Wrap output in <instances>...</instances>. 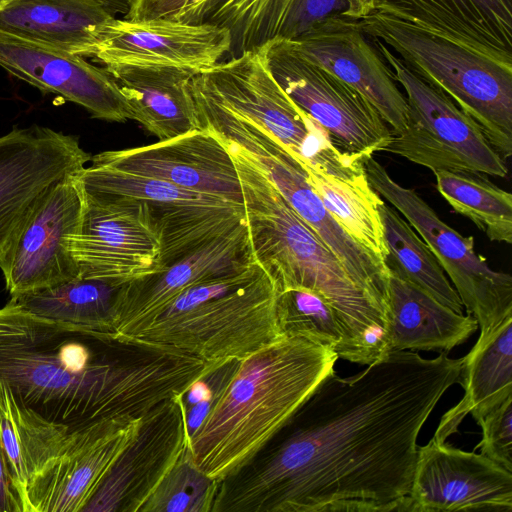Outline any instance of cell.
Segmentation results:
<instances>
[{
    "mask_svg": "<svg viewBox=\"0 0 512 512\" xmlns=\"http://www.w3.org/2000/svg\"><path fill=\"white\" fill-rule=\"evenodd\" d=\"M462 365L405 350L332 370L263 458L219 481L212 512H406L419 433Z\"/></svg>",
    "mask_w": 512,
    "mask_h": 512,
    "instance_id": "obj_1",
    "label": "cell"
},
{
    "mask_svg": "<svg viewBox=\"0 0 512 512\" xmlns=\"http://www.w3.org/2000/svg\"><path fill=\"white\" fill-rule=\"evenodd\" d=\"M215 365L0 308V380L14 400L67 435L139 419L184 396Z\"/></svg>",
    "mask_w": 512,
    "mask_h": 512,
    "instance_id": "obj_2",
    "label": "cell"
},
{
    "mask_svg": "<svg viewBox=\"0 0 512 512\" xmlns=\"http://www.w3.org/2000/svg\"><path fill=\"white\" fill-rule=\"evenodd\" d=\"M337 354L301 333H283L239 361L217 400L190 433L197 467L218 481L237 472L283 428Z\"/></svg>",
    "mask_w": 512,
    "mask_h": 512,
    "instance_id": "obj_3",
    "label": "cell"
},
{
    "mask_svg": "<svg viewBox=\"0 0 512 512\" xmlns=\"http://www.w3.org/2000/svg\"><path fill=\"white\" fill-rule=\"evenodd\" d=\"M224 145L239 176L256 262L280 290L305 289L323 298L337 315L357 364L384 356L388 309L353 279L273 184L234 147Z\"/></svg>",
    "mask_w": 512,
    "mask_h": 512,
    "instance_id": "obj_4",
    "label": "cell"
},
{
    "mask_svg": "<svg viewBox=\"0 0 512 512\" xmlns=\"http://www.w3.org/2000/svg\"><path fill=\"white\" fill-rule=\"evenodd\" d=\"M279 293L275 279L255 261L241 271L189 287L115 338L215 366L241 361L282 336Z\"/></svg>",
    "mask_w": 512,
    "mask_h": 512,
    "instance_id": "obj_5",
    "label": "cell"
},
{
    "mask_svg": "<svg viewBox=\"0 0 512 512\" xmlns=\"http://www.w3.org/2000/svg\"><path fill=\"white\" fill-rule=\"evenodd\" d=\"M357 21L367 36L391 47L474 119L504 160L511 156L512 65L384 11L373 10Z\"/></svg>",
    "mask_w": 512,
    "mask_h": 512,
    "instance_id": "obj_6",
    "label": "cell"
},
{
    "mask_svg": "<svg viewBox=\"0 0 512 512\" xmlns=\"http://www.w3.org/2000/svg\"><path fill=\"white\" fill-rule=\"evenodd\" d=\"M192 83L237 116L269 132L302 165L344 180L366 177L362 160L337 149L328 132L280 87L259 50L224 59Z\"/></svg>",
    "mask_w": 512,
    "mask_h": 512,
    "instance_id": "obj_7",
    "label": "cell"
},
{
    "mask_svg": "<svg viewBox=\"0 0 512 512\" xmlns=\"http://www.w3.org/2000/svg\"><path fill=\"white\" fill-rule=\"evenodd\" d=\"M371 39L393 71L395 81L404 89L408 106L405 128L392 133L383 152L399 155L432 172L474 171L506 177L505 160L476 121L382 41Z\"/></svg>",
    "mask_w": 512,
    "mask_h": 512,
    "instance_id": "obj_8",
    "label": "cell"
},
{
    "mask_svg": "<svg viewBox=\"0 0 512 512\" xmlns=\"http://www.w3.org/2000/svg\"><path fill=\"white\" fill-rule=\"evenodd\" d=\"M208 128L273 184L353 279L388 309L389 272L384 262L356 242L329 214L300 161L261 126L225 108L213 112Z\"/></svg>",
    "mask_w": 512,
    "mask_h": 512,
    "instance_id": "obj_9",
    "label": "cell"
},
{
    "mask_svg": "<svg viewBox=\"0 0 512 512\" xmlns=\"http://www.w3.org/2000/svg\"><path fill=\"white\" fill-rule=\"evenodd\" d=\"M367 180L431 249L468 314L486 334L512 316V277L493 270L474 249V238L447 225L414 190L397 183L372 156L362 159Z\"/></svg>",
    "mask_w": 512,
    "mask_h": 512,
    "instance_id": "obj_10",
    "label": "cell"
},
{
    "mask_svg": "<svg viewBox=\"0 0 512 512\" xmlns=\"http://www.w3.org/2000/svg\"><path fill=\"white\" fill-rule=\"evenodd\" d=\"M78 178L85 192L130 197L146 204L160 232V269L245 221L243 205L156 178L92 162Z\"/></svg>",
    "mask_w": 512,
    "mask_h": 512,
    "instance_id": "obj_11",
    "label": "cell"
},
{
    "mask_svg": "<svg viewBox=\"0 0 512 512\" xmlns=\"http://www.w3.org/2000/svg\"><path fill=\"white\" fill-rule=\"evenodd\" d=\"M258 50L276 82L328 132L337 149L359 160L384 150L392 130L357 90L303 58L286 41H271Z\"/></svg>",
    "mask_w": 512,
    "mask_h": 512,
    "instance_id": "obj_12",
    "label": "cell"
},
{
    "mask_svg": "<svg viewBox=\"0 0 512 512\" xmlns=\"http://www.w3.org/2000/svg\"><path fill=\"white\" fill-rule=\"evenodd\" d=\"M84 192L72 253L79 276L125 284L160 269L161 237L138 199Z\"/></svg>",
    "mask_w": 512,
    "mask_h": 512,
    "instance_id": "obj_13",
    "label": "cell"
},
{
    "mask_svg": "<svg viewBox=\"0 0 512 512\" xmlns=\"http://www.w3.org/2000/svg\"><path fill=\"white\" fill-rule=\"evenodd\" d=\"M90 160L77 136L48 127L13 128L0 136V268L47 193Z\"/></svg>",
    "mask_w": 512,
    "mask_h": 512,
    "instance_id": "obj_14",
    "label": "cell"
},
{
    "mask_svg": "<svg viewBox=\"0 0 512 512\" xmlns=\"http://www.w3.org/2000/svg\"><path fill=\"white\" fill-rule=\"evenodd\" d=\"M183 398L163 401L140 418L82 512H139L188 445Z\"/></svg>",
    "mask_w": 512,
    "mask_h": 512,
    "instance_id": "obj_15",
    "label": "cell"
},
{
    "mask_svg": "<svg viewBox=\"0 0 512 512\" xmlns=\"http://www.w3.org/2000/svg\"><path fill=\"white\" fill-rule=\"evenodd\" d=\"M79 173L66 176L47 193L0 268L10 296L79 277L72 253L84 206Z\"/></svg>",
    "mask_w": 512,
    "mask_h": 512,
    "instance_id": "obj_16",
    "label": "cell"
},
{
    "mask_svg": "<svg viewBox=\"0 0 512 512\" xmlns=\"http://www.w3.org/2000/svg\"><path fill=\"white\" fill-rule=\"evenodd\" d=\"M512 511V472L432 438L418 446L406 512Z\"/></svg>",
    "mask_w": 512,
    "mask_h": 512,
    "instance_id": "obj_17",
    "label": "cell"
},
{
    "mask_svg": "<svg viewBox=\"0 0 512 512\" xmlns=\"http://www.w3.org/2000/svg\"><path fill=\"white\" fill-rule=\"evenodd\" d=\"M90 161L243 205L235 163L227 147L208 129L151 145L103 151Z\"/></svg>",
    "mask_w": 512,
    "mask_h": 512,
    "instance_id": "obj_18",
    "label": "cell"
},
{
    "mask_svg": "<svg viewBox=\"0 0 512 512\" xmlns=\"http://www.w3.org/2000/svg\"><path fill=\"white\" fill-rule=\"evenodd\" d=\"M288 45L362 94L400 133L406 125L407 101L390 67L357 19L327 18Z\"/></svg>",
    "mask_w": 512,
    "mask_h": 512,
    "instance_id": "obj_19",
    "label": "cell"
},
{
    "mask_svg": "<svg viewBox=\"0 0 512 512\" xmlns=\"http://www.w3.org/2000/svg\"><path fill=\"white\" fill-rule=\"evenodd\" d=\"M230 47V33L215 24L115 18L92 58L105 67H175L198 74L228 56Z\"/></svg>",
    "mask_w": 512,
    "mask_h": 512,
    "instance_id": "obj_20",
    "label": "cell"
},
{
    "mask_svg": "<svg viewBox=\"0 0 512 512\" xmlns=\"http://www.w3.org/2000/svg\"><path fill=\"white\" fill-rule=\"evenodd\" d=\"M0 67L45 93L82 106L94 118L119 123L130 119L115 79L83 56L0 33Z\"/></svg>",
    "mask_w": 512,
    "mask_h": 512,
    "instance_id": "obj_21",
    "label": "cell"
},
{
    "mask_svg": "<svg viewBox=\"0 0 512 512\" xmlns=\"http://www.w3.org/2000/svg\"><path fill=\"white\" fill-rule=\"evenodd\" d=\"M139 420H115L69 435L59 455L29 480L25 512H82Z\"/></svg>",
    "mask_w": 512,
    "mask_h": 512,
    "instance_id": "obj_22",
    "label": "cell"
},
{
    "mask_svg": "<svg viewBox=\"0 0 512 512\" xmlns=\"http://www.w3.org/2000/svg\"><path fill=\"white\" fill-rule=\"evenodd\" d=\"M255 261L245 220L177 262L123 284L115 335L157 314L189 287L241 271Z\"/></svg>",
    "mask_w": 512,
    "mask_h": 512,
    "instance_id": "obj_23",
    "label": "cell"
},
{
    "mask_svg": "<svg viewBox=\"0 0 512 512\" xmlns=\"http://www.w3.org/2000/svg\"><path fill=\"white\" fill-rule=\"evenodd\" d=\"M331 17L360 19L358 0H205L198 24L228 30L230 58L271 41H293Z\"/></svg>",
    "mask_w": 512,
    "mask_h": 512,
    "instance_id": "obj_24",
    "label": "cell"
},
{
    "mask_svg": "<svg viewBox=\"0 0 512 512\" xmlns=\"http://www.w3.org/2000/svg\"><path fill=\"white\" fill-rule=\"evenodd\" d=\"M384 11L512 65V0H376Z\"/></svg>",
    "mask_w": 512,
    "mask_h": 512,
    "instance_id": "obj_25",
    "label": "cell"
},
{
    "mask_svg": "<svg viewBox=\"0 0 512 512\" xmlns=\"http://www.w3.org/2000/svg\"><path fill=\"white\" fill-rule=\"evenodd\" d=\"M115 18L97 0H11L0 10V33L92 57Z\"/></svg>",
    "mask_w": 512,
    "mask_h": 512,
    "instance_id": "obj_26",
    "label": "cell"
},
{
    "mask_svg": "<svg viewBox=\"0 0 512 512\" xmlns=\"http://www.w3.org/2000/svg\"><path fill=\"white\" fill-rule=\"evenodd\" d=\"M128 104L130 119L159 141L199 129L192 93L197 74L175 67L108 66Z\"/></svg>",
    "mask_w": 512,
    "mask_h": 512,
    "instance_id": "obj_27",
    "label": "cell"
},
{
    "mask_svg": "<svg viewBox=\"0 0 512 512\" xmlns=\"http://www.w3.org/2000/svg\"><path fill=\"white\" fill-rule=\"evenodd\" d=\"M477 328L471 314L456 313L417 286L389 273L386 354L405 350L449 353Z\"/></svg>",
    "mask_w": 512,
    "mask_h": 512,
    "instance_id": "obj_28",
    "label": "cell"
},
{
    "mask_svg": "<svg viewBox=\"0 0 512 512\" xmlns=\"http://www.w3.org/2000/svg\"><path fill=\"white\" fill-rule=\"evenodd\" d=\"M459 384L464 396L443 415L432 437L435 440L444 442L456 433L467 414L478 422L512 396V316L480 334L463 357Z\"/></svg>",
    "mask_w": 512,
    "mask_h": 512,
    "instance_id": "obj_29",
    "label": "cell"
},
{
    "mask_svg": "<svg viewBox=\"0 0 512 512\" xmlns=\"http://www.w3.org/2000/svg\"><path fill=\"white\" fill-rule=\"evenodd\" d=\"M122 286L79 276L56 286L10 296L9 301L35 316L114 337Z\"/></svg>",
    "mask_w": 512,
    "mask_h": 512,
    "instance_id": "obj_30",
    "label": "cell"
},
{
    "mask_svg": "<svg viewBox=\"0 0 512 512\" xmlns=\"http://www.w3.org/2000/svg\"><path fill=\"white\" fill-rule=\"evenodd\" d=\"M389 273L417 286L441 304L463 314V303L439 261L414 228L383 200L378 206Z\"/></svg>",
    "mask_w": 512,
    "mask_h": 512,
    "instance_id": "obj_31",
    "label": "cell"
},
{
    "mask_svg": "<svg viewBox=\"0 0 512 512\" xmlns=\"http://www.w3.org/2000/svg\"><path fill=\"white\" fill-rule=\"evenodd\" d=\"M303 167L329 214L356 242L384 262L386 248L378 209L382 199L367 177L344 180Z\"/></svg>",
    "mask_w": 512,
    "mask_h": 512,
    "instance_id": "obj_32",
    "label": "cell"
},
{
    "mask_svg": "<svg viewBox=\"0 0 512 512\" xmlns=\"http://www.w3.org/2000/svg\"><path fill=\"white\" fill-rule=\"evenodd\" d=\"M436 186L453 210L492 241L512 243V195L482 173L435 170Z\"/></svg>",
    "mask_w": 512,
    "mask_h": 512,
    "instance_id": "obj_33",
    "label": "cell"
},
{
    "mask_svg": "<svg viewBox=\"0 0 512 512\" xmlns=\"http://www.w3.org/2000/svg\"><path fill=\"white\" fill-rule=\"evenodd\" d=\"M277 309L282 333L305 334L338 358L356 363L337 315L319 295L305 289L280 290Z\"/></svg>",
    "mask_w": 512,
    "mask_h": 512,
    "instance_id": "obj_34",
    "label": "cell"
},
{
    "mask_svg": "<svg viewBox=\"0 0 512 512\" xmlns=\"http://www.w3.org/2000/svg\"><path fill=\"white\" fill-rule=\"evenodd\" d=\"M218 484L197 467L187 445L139 512H212Z\"/></svg>",
    "mask_w": 512,
    "mask_h": 512,
    "instance_id": "obj_35",
    "label": "cell"
},
{
    "mask_svg": "<svg viewBox=\"0 0 512 512\" xmlns=\"http://www.w3.org/2000/svg\"><path fill=\"white\" fill-rule=\"evenodd\" d=\"M477 424L482 429V439L475 449H480L481 455L512 472V396Z\"/></svg>",
    "mask_w": 512,
    "mask_h": 512,
    "instance_id": "obj_36",
    "label": "cell"
},
{
    "mask_svg": "<svg viewBox=\"0 0 512 512\" xmlns=\"http://www.w3.org/2000/svg\"><path fill=\"white\" fill-rule=\"evenodd\" d=\"M205 0H133L125 19L168 20L198 24V12Z\"/></svg>",
    "mask_w": 512,
    "mask_h": 512,
    "instance_id": "obj_37",
    "label": "cell"
},
{
    "mask_svg": "<svg viewBox=\"0 0 512 512\" xmlns=\"http://www.w3.org/2000/svg\"><path fill=\"white\" fill-rule=\"evenodd\" d=\"M0 512H24L21 495L14 483L0 443Z\"/></svg>",
    "mask_w": 512,
    "mask_h": 512,
    "instance_id": "obj_38",
    "label": "cell"
},
{
    "mask_svg": "<svg viewBox=\"0 0 512 512\" xmlns=\"http://www.w3.org/2000/svg\"><path fill=\"white\" fill-rule=\"evenodd\" d=\"M100 2L111 14L126 15L131 7L133 0H97Z\"/></svg>",
    "mask_w": 512,
    "mask_h": 512,
    "instance_id": "obj_39",
    "label": "cell"
},
{
    "mask_svg": "<svg viewBox=\"0 0 512 512\" xmlns=\"http://www.w3.org/2000/svg\"><path fill=\"white\" fill-rule=\"evenodd\" d=\"M375 1L376 0H358L362 17L374 10Z\"/></svg>",
    "mask_w": 512,
    "mask_h": 512,
    "instance_id": "obj_40",
    "label": "cell"
},
{
    "mask_svg": "<svg viewBox=\"0 0 512 512\" xmlns=\"http://www.w3.org/2000/svg\"><path fill=\"white\" fill-rule=\"evenodd\" d=\"M11 0H0V10L7 5Z\"/></svg>",
    "mask_w": 512,
    "mask_h": 512,
    "instance_id": "obj_41",
    "label": "cell"
}]
</instances>
